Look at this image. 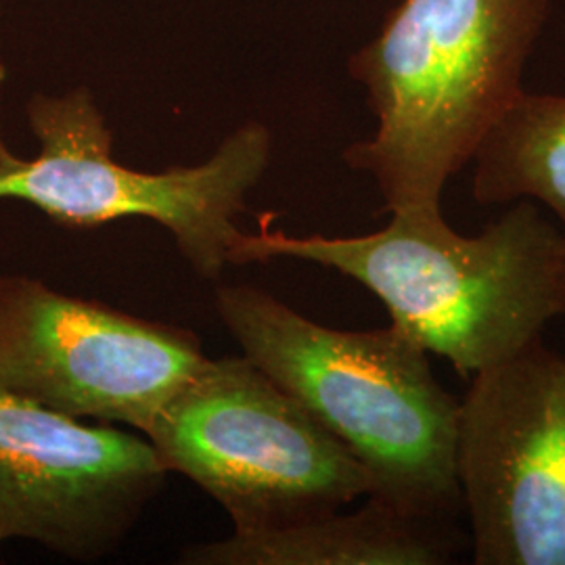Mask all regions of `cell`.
Here are the masks:
<instances>
[{"label":"cell","mask_w":565,"mask_h":565,"mask_svg":"<svg viewBox=\"0 0 565 565\" xmlns=\"http://www.w3.org/2000/svg\"><path fill=\"white\" fill-rule=\"evenodd\" d=\"M270 258L319 264L361 282L392 324L461 377L539 342L564 310V233L527 200L476 237L452 231L443 210L394 212L382 231L356 237L243 233L231 264Z\"/></svg>","instance_id":"obj_1"},{"label":"cell","mask_w":565,"mask_h":565,"mask_svg":"<svg viewBox=\"0 0 565 565\" xmlns=\"http://www.w3.org/2000/svg\"><path fill=\"white\" fill-rule=\"evenodd\" d=\"M216 312L243 354L348 448L373 480L369 499L452 524L459 401L403 329L340 331L254 285H223Z\"/></svg>","instance_id":"obj_2"},{"label":"cell","mask_w":565,"mask_h":565,"mask_svg":"<svg viewBox=\"0 0 565 565\" xmlns=\"http://www.w3.org/2000/svg\"><path fill=\"white\" fill-rule=\"evenodd\" d=\"M553 0H403L350 60L377 120L345 149L385 212L440 210L446 182L524 90Z\"/></svg>","instance_id":"obj_3"},{"label":"cell","mask_w":565,"mask_h":565,"mask_svg":"<svg viewBox=\"0 0 565 565\" xmlns=\"http://www.w3.org/2000/svg\"><path fill=\"white\" fill-rule=\"evenodd\" d=\"M25 116L41 149L23 160L0 132V200L30 203L70 228L149 218L170 231L195 275L223 277L243 235L237 218L270 160L263 124H245L200 166L142 172L116 162L114 135L88 88L34 95Z\"/></svg>","instance_id":"obj_4"},{"label":"cell","mask_w":565,"mask_h":565,"mask_svg":"<svg viewBox=\"0 0 565 565\" xmlns=\"http://www.w3.org/2000/svg\"><path fill=\"white\" fill-rule=\"evenodd\" d=\"M145 438L237 532L296 524L373 494L363 465L245 354L207 359Z\"/></svg>","instance_id":"obj_5"},{"label":"cell","mask_w":565,"mask_h":565,"mask_svg":"<svg viewBox=\"0 0 565 565\" xmlns=\"http://www.w3.org/2000/svg\"><path fill=\"white\" fill-rule=\"evenodd\" d=\"M207 361L179 324L0 275V392L76 419L145 434Z\"/></svg>","instance_id":"obj_6"},{"label":"cell","mask_w":565,"mask_h":565,"mask_svg":"<svg viewBox=\"0 0 565 565\" xmlns=\"http://www.w3.org/2000/svg\"><path fill=\"white\" fill-rule=\"evenodd\" d=\"M457 484L476 565H565V359L532 343L469 377Z\"/></svg>","instance_id":"obj_7"},{"label":"cell","mask_w":565,"mask_h":565,"mask_svg":"<svg viewBox=\"0 0 565 565\" xmlns=\"http://www.w3.org/2000/svg\"><path fill=\"white\" fill-rule=\"evenodd\" d=\"M156 448L0 392V527L72 562L111 555L168 478Z\"/></svg>","instance_id":"obj_8"},{"label":"cell","mask_w":565,"mask_h":565,"mask_svg":"<svg viewBox=\"0 0 565 565\" xmlns=\"http://www.w3.org/2000/svg\"><path fill=\"white\" fill-rule=\"evenodd\" d=\"M459 551L450 524L425 522L369 499L354 513L331 511L296 524L233 532L186 546L189 565H443Z\"/></svg>","instance_id":"obj_9"},{"label":"cell","mask_w":565,"mask_h":565,"mask_svg":"<svg viewBox=\"0 0 565 565\" xmlns=\"http://www.w3.org/2000/svg\"><path fill=\"white\" fill-rule=\"evenodd\" d=\"M471 163L476 202L543 203L565 237V97L522 90L488 130Z\"/></svg>","instance_id":"obj_10"},{"label":"cell","mask_w":565,"mask_h":565,"mask_svg":"<svg viewBox=\"0 0 565 565\" xmlns=\"http://www.w3.org/2000/svg\"><path fill=\"white\" fill-rule=\"evenodd\" d=\"M4 541H9V539H7V534H4L2 527H0V543H4Z\"/></svg>","instance_id":"obj_11"},{"label":"cell","mask_w":565,"mask_h":565,"mask_svg":"<svg viewBox=\"0 0 565 565\" xmlns=\"http://www.w3.org/2000/svg\"><path fill=\"white\" fill-rule=\"evenodd\" d=\"M562 317H565V263H564V310H562Z\"/></svg>","instance_id":"obj_12"}]
</instances>
